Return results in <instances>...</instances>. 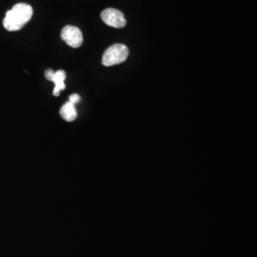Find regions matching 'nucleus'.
Wrapping results in <instances>:
<instances>
[{
    "label": "nucleus",
    "instance_id": "nucleus-1",
    "mask_svg": "<svg viewBox=\"0 0 257 257\" xmlns=\"http://www.w3.org/2000/svg\"><path fill=\"white\" fill-rule=\"evenodd\" d=\"M33 17V8L27 3H18L6 13L3 26L10 32L19 31L24 27Z\"/></svg>",
    "mask_w": 257,
    "mask_h": 257
},
{
    "label": "nucleus",
    "instance_id": "nucleus-2",
    "mask_svg": "<svg viewBox=\"0 0 257 257\" xmlns=\"http://www.w3.org/2000/svg\"><path fill=\"white\" fill-rule=\"evenodd\" d=\"M128 56V48L124 44H113L109 47L102 57V64L106 67L123 63Z\"/></svg>",
    "mask_w": 257,
    "mask_h": 257
},
{
    "label": "nucleus",
    "instance_id": "nucleus-3",
    "mask_svg": "<svg viewBox=\"0 0 257 257\" xmlns=\"http://www.w3.org/2000/svg\"><path fill=\"white\" fill-rule=\"evenodd\" d=\"M101 19L110 27L121 29L125 27L127 24V20L124 17V14L119 10L114 8L104 10L101 13Z\"/></svg>",
    "mask_w": 257,
    "mask_h": 257
},
{
    "label": "nucleus",
    "instance_id": "nucleus-4",
    "mask_svg": "<svg viewBox=\"0 0 257 257\" xmlns=\"http://www.w3.org/2000/svg\"><path fill=\"white\" fill-rule=\"evenodd\" d=\"M61 38L69 46L73 48H79L82 45V32L79 28L67 25L61 31Z\"/></svg>",
    "mask_w": 257,
    "mask_h": 257
},
{
    "label": "nucleus",
    "instance_id": "nucleus-5",
    "mask_svg": "<svg viewBox=\"0 0 257 257\" xmlns=\"http://www.w3.org/2000/svg\"><path fill=\"white\" fill-rule=\"evenodd\" d=\"M65 79H66V73L63 70H58L57 72H55V74L51 81L55 83V87L54 89L53 94L55 96H58L61 91L65 90L66 85H65Z\"/></svg>",
    "mask_w": 257,
    "mask_h": 257
},
{
    "label": "nucleus",
    "instance_id": "nucleus-6",
    "mask_svg": "<svg viewBox=\"0 0 257 257\" xmlns=\"http://www.w3.org/2000/svg\"><path fill=\"white\" fill-rule=\"evenodd\" d=\"M61 117L67 122H73L77 117V111L75 110V105L71 102H67L60 109Z\"/></svg>",
    "mask_w": 257,
    "mask_h": 257
},
{
    "label": "nucleus",
    "instance_id": "nucleus-7",
    "mask_svg": "<svg viewBox=\"0 0 257 257\" xmlns=\"http://www.w3.org/2000/svg\"><path fill=\"white\" fill-rule=\"evenodd\" d=\"M79 101H80V96H79L78 94H76V93L72 94V95L70 96V98H69V102L73 103L74 105H75L76 103H78Z\"/></svg>",
    "mask_w": 257,
    "mask_h": 257
},
{
    "label": "nucleus",
    "instance_id": "nucleus-8",
    "mask_svg": "<svg viewBox=\"0 0 257 257\" xmlns=\"http://www.w3.org/2000/svg\"><path fill=\"white\" fill-rule=\"evenodd\" d=\"M54 74H55V72H54L52 69H48L46 72H45V77H46L48 80H50V81H51V79L53 78Z\"/></svg>",
    "mask_w": 257,
    "mask_h": 257
}]
</instances>
